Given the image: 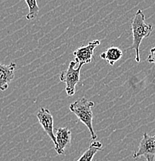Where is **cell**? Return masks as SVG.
I'll return each instance as SVG.
<instances>
[{
	"instance_id": "6da1fadb",
	"label": "cell",
	"mask_w": 155,
	"mask_h": 161,
	"mask_svg": "<svg viewBox=\"0 0 155 161\" xmlns=\"http://www.w3.org/2000/svg\"><path fill=\"white\" fill-rule=\"evenodd\" d=\"M131 30L133 34V44L130 49L135 50V60L137 63L141 62L140 46L144 38L148 37L153 30V26L146 23L145 16L141 9L137 10L131 22Z\"/></svg>"
},
{
	"instance_id": "7a4b0ae2",
	"label": "cell",
	"mask_w": 155,
	"mask_h": 161,
	"mask_svg": "<svg viewBox=\"0 0 155 161\" xmlns=\"http://www.w3.org/2000/svg\"><path fill=\"white\" fill-rule=\"evenodd\" d=\"M93 107H94V102L87 100L83 97L71 103L70 105V110L87 127L91 134V139L94 141L97 138V136L95 133L93 127Z\"/></svg>"
},
{
	"instance_id": "3957f363",
	"label": "cell",
	"mask_w": 155,
	"mask_h": 161,
	"mask_svg": "<svg viewBox=\"0 0 155 161\" xmlns=\"http://www.w3.org/2000/svg\"><path fill=\"white\" fill-rule=\"evenodd\" d=\"M76 62L70 61L67 70H63L59 75L60 81L66 84V92L68 96H73L76 92V86L80 82L81 68L83 64H79L76 68Z\"/></svg>"
},
{
	"instance_id": "277c9868",
	"label": "cell",
	"mask_w": 155,
	"mask_h": 161,
	"mask_svg": "<svg viewBox=\"0 0 155 161\" xmlns=\"http://www.w3.org/2000/svg\"><path fill=\"white\" fill-rule=\"evenodd\" d=\"M144 157L147 161H154L155 159V136L148 135L144 132L142 140L138 147V150L133 154L134 159Z\"/></svg>"
},
{
	"instance_id": "5b68a950",
	"label": "cell",
	"mask_w": 155,
	"mask_h": 161,
	"mask_svg": "<svg viewBox=\"0 0 155 161\" xmlns=\"http://www.w3.org/2000/svg\"><path fill=\"white\" fill-rule=\"evenodd\" d=\"M101 44V40H96L90 42L86 46H81L73 52L75 61L78 64H90L93 57V51L95 48Z\"/></svg>"
},
{
	"instance_id": "8992f818",
	"label": "cell",
	"mask_w": 155,
	"mask_h": 161,
	"mask_svg": "<svg viewBox=\"0 0 155 161\" xmlns=\"http://www.w3.org/2000/svg\"><path fill=\"white\" fill-rule=\"evenodd\" d=\"M39 124L42 128L46 132L51 139L54 146L56 145V140L54 133V127H53V118L49 109L45 108H40L36 114Z\"/></svg>"
},
{
	"instance_id": "52a82bcc",
	"label": "cell",
	"mask_w": 155,
	"mask_h": 161,
	"mask_svg": "<svg viewBox=\"0 0 155 161\" xmlns=\"http://www.w3.org/2000/svg\"><path fill=\"white\" fill-rule=\"evenodd\" d=\"M56 140V145L55 150L59 155L64 154V150L71 142V132L66 127L58 128L55 133Z\"/></svg>"
},
{
	"instance_id": "ba28073f",
	"label": "cell",
	"mask_w": 155,
	"mask_h": 161,
	"mask_svg": "<svg viewBox=\"0 0 155 161\" xmlns=\"http://www.w3.org/2000/svg\"><path fill=\"white\" fill-rule=\"evenodd\" d=\"M16 68V64L14 62H11L9 65L0 64V90L7 89L9 83L14 79Z\"/></svg>"
},
{
	"instance_id": "9c48e42d",
	"label": "cell",
	"mask_w": 155,
	"mask_h": 161,
	"mask_svg": "<svg viewBox=\"0 0 155 161\" xmlns=\"http://www.w3.org/2000/svg\"><path fill=\"white\" fill-rule=\"evenodd\" d=\"M123 57V52L120 48L116 47H109L106 51L103 52L101 54V58L106 60L110 65H114L116 62L121 59Z\"/></svg>"
},
{
	"instance_id": "30bf717a",
	"label": "cell",
	"mask_w": 155,
	"mask_h": 161,
	"mask_svg": "<svg viewBox=\"0 0 155 161\" xmlns=\"http://www.w3.org/2000/svg\"><path fill=\"white\" fill-rule=\"evenodd\" d=\"M102 143L99 141H93L87 149L77 161H92L93 157L98 151L102 150Z\"/></svg>"
},
{
	"instance_id": "8fae6325",
	"label": "cell",
	"mask_w": 155,
	"mask_h": 161,
	"mask_svg": "<svg viewBox=\"0 0 155 161\" xmlns=\"http://www.w3.org/2000/svg\"><path fill=\"white\" fill-rule=\"evenodd\" d=\"M29 8V13L26 15V19L28 20L35 19L39 13V8L38 6L37 0H25Z\"/></svg>"
},
{
	"instance_id": "7c38bea8",
	"label": "cell",
	"mask_w": 155,
	"mask_h": 161,
	"mask_svg": "<svg viewBox=\"0 0 155 161\" xmlns=\"http://www.w3.org/2000/svg\"><path fill=\"white\" fill-rule=\"evenodd\" d=\"M147 62L151 64H155V47L151 48L150 50V54L148 55L147 58Z\"/></svg>"
}]
</instances>
